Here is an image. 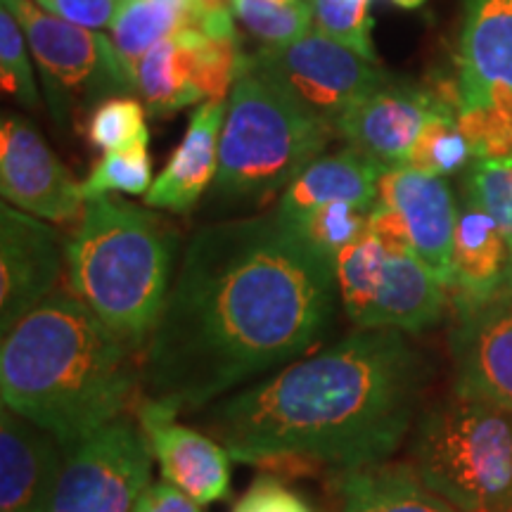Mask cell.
Wrapping results in <instances>:
<instances>
[{"instance_id": "1", "label": "cell", "mask_w": 512, "mask_h": 512, "mask_svg": "<svg viewBox=\"0 0 512 512\" xmlns=\"http://www.w3.org/2000/svg\"><path fill=\"white\" fill-rule=\"evenodd\" d=\"M335 268L278 211L204 226L143 351V396L197 411L290 366L328 330Z\"/></svg>"}, {"instance_id": "2", "label": "cell", "mask_w": 512, "mask_h": 512, "mask_svg": "<svg viewBox=\"0 0 512 512\" xmlns=\"http://www.w3.org/2000/svg\"><path fill=\"white\" fill-rule=\"evenodd\" d=\"M425 363L403 332L358 328L211 403L204 425L238 463L332 475L387 463L411 430Z\"/></svg>"}, {"instance_id": "3", "label": "cell", "mask_w": 512, "mask_h": 512, "mask_svg": "<svg viewBox=\"0 0 512 512\" xmlns=\"http://www.w3.org/2000/svg\"><path fill=\"white\" fill-rule=\"evenodd\" d=\"M74 292L55 290L0 344L3 406L60 441L64 451L136 411L143 368Z\"/></svg>"}, {"instance_id": "4", "label": "cell", "mask_w": 512, "mask_h": 512, "mask_svg": "<svg viewBox=\"0 0 512 512\" xmlns=\"http://www.w3.org/2000/svg\"><path fill=\"white\" fill-rule=\"evenodd\" d=\"M176 240L136 204L91 200L64 245L69 287L102 323L143 356L174 283Z\"/></svg>"}, {"instance_id": "5", "label": "cell", "mask_w": 512, "mask_h": 512, "mask_svg": "<svg viewBox=\"0 0 512 512\" xmlns=\"http://www.w3.org/2000/svg\"><path fill=\"white\" fill-rule=\"evenodd\" d=\"M332 136V128L249 69L230 91L214 200L266 204L323 155Z\"/></svg>"}, {"instance_id": "6", "label": "cell", "mask_w": 512, "mask_h": 512, "mask_svg": "<svg viewBox=\"0 0 512 512\" xmlns=\"http://www.w3.org/2000/svg\"><path fill=\"white\" fill-rule=\"evenodd\" d=\"M411 467L463 512H512V411L453 392L422 413Z\"/></svg>"}, {"instance_id": "7", "label": "cell", "mask_w": 512, "mask_h": 512, "mask_svg": "<svg viewBox=\"0 0 512 512\" xmlns=\"http://www.w3.org/2000/svg\"><path fill=\"white\" fill-rule=\"evenodd\" d=\"M456 83L475 159L512 157V0H465Z\"/></svg>"}, {"instance_id": "8", "label": "cell", "mask_w": 512, "mask_h": 512, "mask_svg": "<svg viewBox=\"0 0 512 512\" xmlns=\"http://www.w3.org/2000/svg\"><path fill=\"white\" fill-rule=\"evenodd\" d=\"M27 36L29 50L46 83L53 117L64 124L67 114L86 105L136 91V79L117 53L112 38L79 27L43 10L34 0H0Z\"/></svg>"}, {"instance_id": "9", "label": "cell", "mask_w": 512, "mask_h": 512, "mask_svg": "<svg viewBox=\"0 0 512 512\" xmlns=\"http://www.w3.org/2000/svg\"><path fill=\"white\" fill-rule=\"evenodd\" d=\"M249 69L335 133L351 107L387 79L377 62L318 29L285 46H264L249 55Z\"/></svg>"}, {"instance_id": "10", "label": "cell", "mask_w": 512, "mask_h": 512, "mask_svg": "<svg viewBox=\"0 0 512 512\" xmlns=\"http://www.w3.org/2000/svg\"><path fill=\"white\" fill-rule=\"evenodd\" d=\"M152 463L136 415H121L64 451L50 512H133L152 484Z\"/></svg>"}, {"instance_id": "11", "label": "cell", "mask_w": 512, "mask_h": 512, "mask_svg": "<svg viewBox=\"0 0 512 512\" xmlns=\"http://www.w3.org/2000/svg\"><path fill=\"white\" fill-rule=\"evenodd\" d=\"M133 415L164 482L200 505L228 501L233 494V456L219 439L183 425L176 420V408L145 396Z\"/></svg>"}, {"instance_id": "12", "label": "cell", "mask_w": 512, "mask_h": 512, "mask_svg": "<svg viewBox=\"0 0 512 512\" xmlns=\"http://www.w3.org/2000/svg\"><path fill=\"white\" fill-rule=\"evenodd\" d=\"M453 392L512 411V280L482 302L456 306Z\"/></svg>"}, {"instance_id": "13", "label": "cell", "mask_w": 512, "mask_h": 512, "mask_svg": "<svg viewBox=\"0 0 512 512\" xmlns=\"http://www.w3.org/2000/svg\"><path fill=\"white\" fill-rule=\"evenodd\" d=\"M0 192L15 209L53 223L74 221L86 202L81 183L64 169L36 126L15 114L0 126Z\"/></svg>"}, {"instance_id": "14", "label": "cell", "mask_w": 512, "mask_h": 512, "mask_svg": "<svg viewBox=\"0 0 512 512\" xmlns=\"http://www.w3.org/2000/svg\"><path fill=\"white\" fill-rule=\"evenodd\" d=\"M437 105L439 95L434 88L387 76L339 121L337 136L347 140L349 150L384 169L403 166Z\"/></svg>"}, {"instance_id": "15", "label": "cell", "mask_w": 512, "mask_h": 512, "mask_svg": "<svg viewBox=\"0 0 512 512\" xmlns=\"http://www.w3.org/2000/svg\"><path fill=\"white\" fill-rule=\"evenodd\" d=\"M60 238L48 223L10 207L0 209V328L8 332L19 318L55 292L62 273Z\"/></svg>"}, {"instance_id": "16", "label": "cell", "mask_w": 512, "mask_h": 512, "mask_svg": "<svg viewBox=\"0 0 512 512\" xmlns=\"http://www.w3.org/2000/svg\"><path fill=\"white\" fill-rule=\"evenodd\" d=\"M377 202L399 211L413 252L448 290L458 207L444 178L422 174L411 166H392L382 171Z\"/></svg>"}, {"instance_id": "17", "label": "cell", "mask_w": 512, "mask_h": 512, "mask_svg": "<svg viewBox=\"0 0 512 512\" xmlns=\"http://www.w3.org/2000/svg\"><path fill=\"white\" fill-rule=\"evenodd\" d=\"M64 465L53 434L3 406L0 413V512H50Z\"/></svg>"}, {"instance_id": "18", "label": "cell", "mask_w": 512, "mask_h": 512, "mask_svg": "<svg viewBox=\"0 0 512 512\" xmlns=\"http://www.w3.org/2000/svg\"><path fill=\"white\" fill-rule=\"evenodd\" d=\"M226 112V100H207L192 112L181 145L147 190V207L188 214L200 202L209 185H214L219 171V140Z\"/></svg>"}, {"instance_id": "19", "label": "cell", "mask_w": 512, "mask_h": 512, "mask_svg": "<svg viewBox=\"0 0 512 512\" xmlns=\"http://www.w3.org/2000/svg\"><path fill=\"white\" fill-rule=\"evenodd\" d=\"M448 302L446 285L413 249L389 252L380 290L361 328L422 332L439 323Z\"/></svg>"}, {"instance_id": "20", "label": "cell", "mask_w": 512, "mask_h": 512, "mask_svg": "<svg viewBox=\"0 0 512 512\" xmlns=\"http://www.w3.org/2000/svg\"><path fill=\"white\" fill-rule=\"evenodd\" d=\"M512 280L510 245L491 216L472 202L458 209L448 294L465 306L489 299Z\"/></svg>"}, {"instance_id": "21", "label": "cell", "mask_w": 512, "mask_h": 512, "mask_svg": "<svg viewBox=\"0 0 512 512\" xmlns=\"http://www.w3.org/2000/svg\"><path fill=\"white\" fill-rule=\"evenodd\" d=\"M382 171L384 166L354 150L328 157L320 155L287 185L275 211L290 221L304 211L332 202H349L373 209Z\"/></svg>"}, {"instance_id": "22", "label": "cell", "mask_w": 512, "mask_h": 512, "mask_svg": "<svg viewBox=\"0 0 512 512\" xmlns=\"http://www.w3.org/2000/svg\"><path fill=\"white\" fill-rule=\"evenodd\" d=\"M204 31L188 27L159 41L136 64V91L145 110L169 114L190 105H202L200 64Z\"/></svg>"}, {"instance_id": "23", "label": "cell", "mask_w": 512, "mask_h": 512, "mask_svg": "<svg viewBox=\"0 0 512 512\" xmlns=\"http://www.w3.org/2000/svg\"><path fill=\"white\" fill-rule=\"evenodd\" d=\"M337 512H463L432 491L411 463H377L337 475Z\"/></svg>"}, {"instance_id": "24", "label": "cell", "mask_w": 512, "mask_h": 512, "mask_svg": "<svg viewBox=\"0 0 512 512\" xmlns=\"http://www.w3.org/2000/svg\"><path fill=\"white\" fill-rule=\"evenodd\" d=\"M209 5L202 0H121L112 22L117 53L136 79V64L176 31L200 29Z\"/></svg>"}, {"instance_id": "25", "label": "cell", "mask_w": 512, "mask_h": 512, "mask_svg": "<svg viewBox=\"0 0 512 512\" xmlns=\"http://www.w3.org/2000/svg\"><path fill=\"white\" fill-rule=\"evenodd\" d=\"M434 93L439 95L437 110L430 114L403 166L444 178L465 169L467 162L475 155H472V147L458 124L456 83H441V86L434 88Z\"/></svg>"}, {"instance_id": "26", "label": "cell", "mask_w": 512, "mask_h": 512, "mask_svg": "<svg viewBox=\"0 0 512 512\" xmlns=\"http://www.w3.org/2000/svg\"><path fill=\"white\" fill-rule=\"evenodd\" d=\"M387 254V247L368 226L366 233L354 245L344 249L332 264L339 302H342L347 316L354 320L358 328L366 320L370 306L375 302V294L380 290Z\"/></svg>"}, {"instance_id": "27", "label": "cell", "mask_w": 512, "mask_h": 512, "mask_svg": "<svg viewBox=\"0 0 512 512\" xmlns=\"http://www.w3.org/2000/svg\"><path fill=\"white\" fill-rule=\"evenodd\" d=\"M370 211L373 209L358 204L332 202L285 221L313 252L335 264L337 256L368 230Z\"/></svg>"}, {"instance_id": "28", "label": "cell", "mask_w": 512, "mask_h": 512, "mask_svg": "<svg viewBox=\"0 0 512 512\" xmlns=\"http://www.w3.org/2000/svg\"><path fill=\"white\" fill-rule=\"evenodd\" d=\"M230 12L264 46H285L311 31L309 0H230Z\"/></svg>"}, {"instance_id": "29", "label": "cell", "mask_w": 512, "mask_h": 512, "mask_svg": "<svg viewBox=\"0 0 512 512\" xmlns=\"http://www.w3.org/2000/svg\"><path fill=\"white\" fill-rule=\"evenodd\" d=\"M152 188V159L147 150V138L136 140L121 150L105 152L86 181L81 183L83 200H100V197L121 192V195H147Z\"/></svg>"}, {"instance_id": "30", "label": "cell", "mask_w": 512, "mask_h": 512, "mask_svg": "<svg viewBox=\"0 0 512 512\" xmlns=\"http://www.w3.org/2000/svg\"><path fill=\"white\" fill-rule=\"evenodd\" d=\"M465 195L494 219L512 247V157L477 159L467 174Z\"/></svg>"}, {"instance_id": "31", "label": "cell", "mask_w": 512, "mask_h": 512, "mask_svg": "<svg viewBox=\"0 0 512 512\" xmlns=\"http://www.w3.org/2000/svg\"><path fill=\"white\" fill-rule=\"evenodd\" d=\"M309 3L318 31L335 38L337 43L351 48L366 60L377 62L373 19H370L373 0H309Z\"/></svg>"}, {"instance_id": "32", "label": "cell", "mask_w": 512, "mask_h": 512, "mask_svg": "<svg viewBox=\"0 0 512 512\" xmlns=\"http://www.w3.org/2000/svg\"><path fill=\"white\" fill-rule=\"evenodd\" d=\"M145 112V105L128 95L102 100L88 117V140L102 150V155L133 145L136 140L147 138Z\"/></svg>"}, {"instance_id": "33", "label": "cell", "mask_w": 512, "mask_h": 512, "mask_svg": "<svg viewBox=\"0 0 512 512\" xmlns=\"http://www.w3.org/2000/svg\"><path fill=\"white\" fill-rule=\"evenodd\" d=\"M27 36L10 10L0 12V81L19 105L38 107V88L27 53Z\"/></svg>"}, {"instance_id": "34", "label": "cell", "mask_w": 512, "mask_h": 512, "mask_svg": "<svg viewBox=\"0 0 512 512\" xmlns=\"http://www.w3.org/2000/svg\"><path fill=\"white\" fill-rule=\"evenodd\" d=\"M233 512H316L302 494L271 472L256 477L233 505Z\"/></svg>"}, {"instance_id": "35", "label": "cell", "mask_w": 512, "mask_h": 512, "mask_svg": "<svg viewBox=\"0 0 512 512\" xmlns=\"http://www.w3.org/2000/svg\"><path fill=\"white\" fill-rule=\"evenodd\" d=\"M43 10L86 29L112 27L121 0H34Z\"/></svg>"}, {"instance_id": "36", "label": "cell", "mask_w": 512, "mask_h": 512, "mask_svg": "<svg viewBox=\"0 0 512 512\" xmlns=\"http://www.w3.org/2000/svg\"><path fill=\"white\" fill-rule=\"evenodd\" d=\"M133 512H202V505L162 479L147 486Z\"/></svg>"}, {"instance_id": "37", "label": "cell", "mask_w": 512, "mask_h": 512, "mask_svg": "<svg viewBox=\"0 0 512 512\" xmlns=\"http://www.w3.org/2000/svg\"><path fill=\"white\" fill-rule=\"evenodd\" d=\"M392 3L399 5V8H403V10H415V8H420L425 0H392Z\"/></svg>"}, {"instance_id": "38", "label": "cell", "mask_w": 512, "mask_h": 512, "mask_svg": "<svg viewBox=\"0 0 512 512\" xmlns=\"http://www.w3.org/2000/svg\"><path fill=\"white\" fill-rule=\"evenodd\" d=\"M202 3L211 5V8H230V0H202Z\"/></svg>"}, {"instance_id": "39", "label": "cell", "mask_w": 512, "mask_h": 512, "mask_svg": "<svg viewBox=\"0 0 512 512\" xmlns=\"http://www.w3.org/2000/svg\"><path fill=\"white\" fill-rule=\"evenodd\" d=\"M510 264H512V247H510Z\"/></svg>"}]
</instances>
